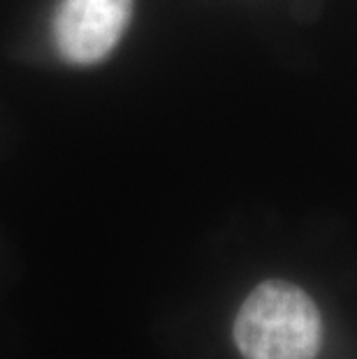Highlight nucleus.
Returning a JSON list of instances; mask_svg holds the SVG:
<instances>
[{
	"mask_svg": "<svg viewBox=\"0 0 357 359\" xmlns=\"http://www.w3.org/2000/svg\"><path fill=\"white\" fill-rule=\"evenodd\" d=\"M234 343L244 359H316L323 320L314 299L288 280H264L234 318Z\"/></svg>",
	"mask_w": 357,
	"mask_h": 359,
	"instance_id": "nucleus-1",
	"label": "nucleus"
},
{
	"mask_svg": "<svg viewBox=\"0 0 357 359\" xmlns=\"http://www.w3.org/2000/svg\"><path fill=\"white\" fill-rule=\"evenodd\" d=\"M133 0H60L54 42L70 63L90 65L107 58L130 21Z\"/></svg>",
	"mask_w": 357,
	"mask_h": 359,
	"instance_id": "nucleus-2",
	"label": "nucleus"
}]
</instances>
